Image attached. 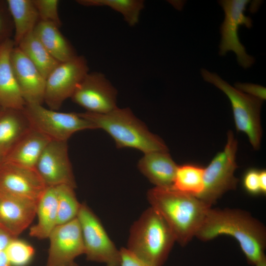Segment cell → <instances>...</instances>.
Here are the masks:
<instances>
[{
    "mask_svg": "<svg viewBox=\"0 0 266 266\" xmlns=\"http://www.w3.org/2000/svg\"><path fill=\"white\" fill-rule=\"evenodd\" d=\"M15 46L13 39L0 45V107L23 110L26 103L23 98L10 62V53Z\"/></svg>",
    "mask_w": 266,
    "mask_h": 266,
    "instance_id": "e0dca14e",
    "label": "cell"
},
{
    "mask_svg": "<svg viewBox=\"0 0 266 266\" xmlns=\"http://www.w3.org/2000/svg\"><path fill=\"white\" fill-rule=\"evenodd\" d=\"M46 187L35 168L5 161L0 166V192L37 201Z\"/></svg>",
    "mask_w": 266,
    "mask_h": 266,
    "instance_id": "5bb4252c",
    "label": "cell"
},
{
    "mask_svg": "<svg viewBox=\"0 0 266 266\" xmlns=\"http://www.w3.org/2000/svg\"><path fill=\"white\" fill-rule=\"evenodd\" d=\"M6 249L5 247L0 245V266H12L7 257Z\"/></svg>",
    "mask_w": 266,
    "mask_h": 266,
    "instance_id": "836d02e7",
    "label": "cell"
},
{
    "mask_svg": "<svg viewBox=\"0 0 266 266\" xmlns=\"http://www.w3.org/2000/svg\"><path fill=\"white\" fill-rule=\"evenodd\" d=\"M8 151L3 149H0V166L4 160Z\"/></svg>",
    "mask_w": 266,
    "mask_h": 266,
    "instance_id": "e575fe53",
    "label": "cell"
},
{
    "mask_svg": "<svg viewBox=\"0 0 266 266\" xmlns=\"http://www.w3.org/2000/svg\"><path fill=\"white\" fill-rule=\"evenodd\" d=\"M5 252L12 266H26L32 260L34 249L30 244L15 237L8 244Z\"/></svg>",
    "mask_w": 266,
    "mask_h": 266,
    "instance_id": "83f0119b",
    "label": "cell"
},
{
    "mask_svg": "<svg viewBox=\"0 0 266 266\" xmlns=\"http://www.w3.org/2000/svg\"><path fill=\"white\" fill-rule=\"evenodd\" d=\"M222 234L232 236L238 241L249 264L255 266L265 255L266 228L244 210L211 207L209 209L196 237L206 241Z\"/></svg>",
    "mask_w": 266,
    "mask_h": 266,
    "instance_id": "6da1fadb",
    "label": "cell"
},
{
    "mask_svg": "<svg viewBox=\"0 0 266 266\" xmlns=\"http://www.w3.org/2000/svg\"><path fill=\"white\" fill-rule=\"evenodd\" d=\"M175 241L166 222L150 207L132 226L127 248L151 266H163Z\"/></svg>",
    "mask_w": 266,
    "mask_h": 266,
    "instance_id": "277c9868",
    "label": "cell"
},
{
    "mask_svg": "<svg viewBox=\"0 0 266 266\" xmlns=\"http://www.w3.org/2000/svg\"><path fill=\"white\" fill-rule=\"evenodd\" d=\"M12 70L26 104H42L46 79L36 67L17 46L10 53Z\"/></svg>",
    "mask_w": 266,
    "mask_h": 266,
    "instance_id": "9a60e30c",
    "label": "cell"
},
{
    "mask_svg": "<svg viewBox=\"0 0 266 266\" xmlns=\"http://www.w3.org/2000/svg\"><path fill=\"white\" fill-rule=\"evenodd\" d=\"M140 172L157 187L172 188L178 166L168 151H157L145 153L139 160Z\"/></svg>",
    "mask_w": 266,
    "mask_h": 266,
    "instance_id": "ac0fdd59",
    "label": "cell"
},
{
    "mask_svg": "<svg viewBox=\"0 0 266 266\" xmlns=\"http://www.w3.org/2000/svg\"><path fill=\"white\" fill-rule=\"evenodd\" d=\"M33 1L40 21L53 24L59 28L62 26L58 12V0H33Z\"/></svg>",
    "mask_w": 266,
    "mask_h": 266,
    "instance_id": "f546056e",
    "label": "cell"
},
{
    "mask_svg": "<svg viewBox=\"0 0 266 266\" xmlns=\"http://www.w3.org/2000/svg\"><path fill=\"white\" fill-rule=\"evenodd\" d=\"M88 72L84 56L77 55L61 63L46 79L44 102L49 109L59 110L66 99L71 98Z\"/></svg>",
    "mask_w": 266,
    "mask_h": 266,
    "instance_id": "9c48e42d",
    "label": "cell"
},
{
    "mask_svg": "<svg viewBox=\"0 0 266 266\" xmlns=\"http://www.w3.org/2000/svg\"><path fill=\"white\" fill-rule=\"evenodd\" d=\"M46 79L61 63L55 59L33 33L26 35L17 46Z\"/></svg>",
    "mask_w": 266,
    "mask_h": 266,
    "instance_id": "cb8c5ba5",
    "label": "cell"
},
{
    "mask_svg": "<svg viewBox=\"0 0 266 266\" xmlns=\"http://www.w3.org/2000/svg\"><path fill=\"white\" fill-rule=\"evenodd\" d=\"M12 20L15 46L33 32L40 21L33 0H6Z\"/></svg>",
    "mask_w": 266,
    "mask_h": 266,
    "instance_id": "7402d4cb",
    "label": "cell"
},
{
    "mask_svg": "<svg viewBox=\"0 0 266 266\" xmlns=\"http://www.w3.org/2000/svg\"><path fill=\"white\" fill-rule=\"evenodd\" d=\"M255 266H266V257L264 255Z\"/></svg>",
    "mask_w": 266,
    "mask_h": 266,
    "instance_id": "d590c367",
    "label": "cell"
},
{
    "mask_svg": "<svg viewBox=\"0 0 266 266\" xmlns=\"http://www.w3.org/2000/svg\"><path fill=\"white\" fill-rule=\"evenodd\" d=\"M237 140L230 131L223 151L218 153L204 168L203 190L197 198L210 207L226 192L236 188L238 179L234 173L237 167Z\"/></svg>",
    "mask_w": 266,
    "mask_h": 266,
    "instance_id": "8992f818",
    "label": "cell"
},
{
    "mask_svg": "<svg viewBox=\"0 0 266 266\" xmlns=\"http://www.w3.org/2000/svg\"><path fill=\"white\" fill-rule=\"evenodd\" d=\"M14 27L6 0H0V45L11 39Z\"/></svg>",
    "mask_w": 266,
    "mask_h": 266,
    "instance_id": "4dcf8cb0",
    "label": "cell"
},
{
    "mask_svg": "<svg viewBox=\"0 0 266 266\" xmlns=\"http://www.w3.org/2000/svg\"><path fill=\"white\" fill-rule=\"evenodd\" d=\"M147 197L151 207L164 218L181 246L196 236L211 208L198 198L172 188L155 187L149 190Z\"/></svg>",
    "mask_w": 266,
    "mask_h": 266,
    "instance_id": "7a4b0ae2",
    "label": "cell"
},
{
    "mask_svg": "<svg viewBox=\"0 0 266 266\" xmlns=\"http://www.w3.org/2000/svg\"><path fill=\"white\" fill-rule=\"evenodd\" d=\"M117 91L100 72H88L71 97L87 112L104 114L116 108Z\"/></svg>",
    "mask_w": 266,
    "mask_h": 266,
    "instance_id": "8fae6325",
    "label": "cell"
},
{
    "mask_svg": "<svg viewBox=\"0 0 266 266\" xmlns=\"http://www.w3.org/2000/svg\"><path fill=\"white\" fill-rule=\"evenodd\" d=\"M249 0H222L219 3L222 7L225 17L220 27L221 34L219 45V54L224 56L228 51H233L236 56L239 65L244 68L250 67L254 63V58L247 54L245 48L239 39V26L244 25L247 28L252 26V20L244 12Z\"/></svg>",
    "mask_w": 266,
    "mask_h": 266,
    "instance_id": "30bf717a",
    "label": "cell"
},
{
    "mask_svg": "<svg viewBox=\"0 0 266 266\" xmlns=\"http://www.w3.org/2000/svg\"><path fill=\"white\" fill-rule=\"evenodd\" d=\"M37 201L0 192V228L17 237L36 216Z\"/></svg>",
    "mask_w": 266,
    "mask_h": 266,
    "instance_id": "2e32d148",
    "label": "cell"
},
{
    "mask_svg": "<svg viewBox=\"0 0 266 266\" xmlns=\"http://www.w3.org/2000/svg\"><path fill=\"white\" fill-rule=\"evenodd\" d=\"M76 2L85 6H107L121 14L130 26L138 22L144 1L141 0H78Z\"/></svg>",
    "mask_w": 266,
    "mask_h": 266,
    "instance_id": "484cf974",
    "label": "cell"
},
{
    "mask_svg": "<svg viewBox=\"0 0 266 266\" xmlns=\"http://www.w3.org/2000/svg\"><path fill=\"white\" fill-rule=\"evenodd\" d=\"M35 169L47 187L65 184L76 188L67 141L50 140L40 155Z\"/></svg>",
    "mask_w": 266,
    "mask_h": 266,
    "instance_id": "7c38bea8",
    "label": "cell"
},
{
    "mask_svg": "<svg viewBox=\"0 0 266 266\" xmlns=\"http://www.w3.org/2000/svg\"><path fill=\"white\" fill-rule=\"evenodd\" d=\"M23 111L31 127L51 140L67 141L77 132L96 129L79 113L59 112L39 104H26Z\"/></svg>",
    "mask_w": 266,
    "mask_h": 266,
    "instance_id": "52a82bcc",
    "label": "cell"
},
{
    "mask_svg": "<svg viewBox=\"0 0 266 266\" xmlns=\"http://www.w3.org/2000/svg\"><path fill=\"white\" fill-rule=\"evenodd\" d=\"M244 189L253 195L266 193V171L250 168L244 173L242 178Z\"/></svg>",
    "mask_w": 266,
    "mask_h": 266,
    "instance_id": "f1b7e54d",
    "label": "cell"
},
{
    "mask_svg": "<svg viewBox=\"0 0 266 266\" xmlns=\"http://www.w3.org/2000/svg\"><path fill=\"white\" fill-rule=\"evenodd\" d=\"M31 128L23 110L2 109L0 114V149L8 151Z\"/></svg>",
    "mask_w": 266,
    "mask_h": 266,
    "instance_id": "603a6c76",
    "label": "cell"
},
{
    "mask_svg": "<svg viewBox=\"0 0 266 266\" xmlns=\"http://www.w3.org/2000/svg\"><path fill=\"white\" fill-rule=\"evenodd\" d=\"M37 223L30 230V236L43 239L48 238L57 226L58 205L55 187H47L37 202Z\"/></svg>",
    "mask_w": 266,
    "mask_h": 266,
    "instance_id": "44dd1931",
    "label": "cell"
},
{
    "mask_svg": "<svg viewBox=\"0 0 266 266\" xmlns=\"http://www.w3.org/2000/svg\"><path fill=\"white\" fill-rule=\"evenodd\" d=\"M201 74L205 81L217 87L228 97L236 129L246 133L253 148L258 149L262 134L260 111L263 100L238 90L216 73L201 69Z\"/></svg>",
    "mask_w": 266,
    "mask_h": 266,
    "instance_id": "5b68a950",
    "label": "cell"
},
{
    "mask_svg": "<svg viewBox=\"0 0 266 266\" xmlns=\"http://www.w3.org/2000/svg\"><path fill=\"white\" fill-rule=\"evenodd\" d=\"M51 140L31 128L8 151L4 161L35 168L37 162Z\"/></svg>",
    "mask_w": 266,
    "mask_h": 266,
    "instance_id": "d6986e66",
    "label": "cell"
},
{
    "mask_svg": "<svg viewBox=\"0 0 266 266\" xmlns=\"http://www.w3.org/2000/svg\"><path fill=\"white\" fill-rule=\"evenodd\" d=\"M234 88L245 94L262 100H266V89L265 87L261 85L249 83L237 82L234 84Z\"/></svg>",
    "mask_w": 266,
    "mask_h": 266,
    "instance_id": "1f68e13d",
    "label": "cell"
},
{
    "mask_svg": "<svg viewBox=\"0 0 266 266\" xmlns=\"http://www.w3.org/2000/svg\"><path fill=\"white\" fill-rule=\"evenodd\" d=\"M59 28L53 24L39 21L33 32L49 54L59 62L63 63L77 55Z\"/></svg>",
    "mask_w": 266,
    "mask_h": 266,
    "instance_id": "ffe728a7",
    "label": "cell"
},
{
    "mask_svg": "<svg viewBox=\"0 0 266 266\" xmlns=\"http://www.w3.org/2000/svg\"><path fill=\"white\" fill-rule=\"evenodd\" d=\"M77 218L87 260L103 263L106 266H120V250L110 239L98 217L85 203L81 204Z\"/></svg>",
    "mask_w": 266,
    "mask_h": 266,
    "instance_id": "ba28073f",
    "label": "cell"
},
{
    "mask_svg": "<svg viewBox=\"0 0 266 266\" xmlns=\"http://www.w3.org/2000/svg\"><path fill=\"white\" fill-rule=\"evenodd\" d=\"M79 113L92 123L96 129H101L107 132L115 140L118 148H134L144 154L168 151L161 138L150 132L129 108L117 107L104 114L87 111Z\"/></svg>",
    "mask_w": 266,
    "mask_h": 266,
    "instance_id": "3957f363",
    "label": "cell"
},
{
    "mask_svg": "<svg viewBox=\"0 0 266 266\" xmlns=\"http://www.w3.org/2000/svg\"><path fill=\"white\" fill-rule=\"evenodd\" d=\"M2 109H3V108H2L1 107H0V114L2 110Z\"/></svg>",
    "mask_w": 266,
    "mask_h": 266,
    "instance_id": "8d00e7d4",
    "label": "cell"
},
{
    "mask_svg": "<svg viewBox=\"0 0 266 266\" xmlns=\"http://www.w3.org/2000/svg\"><path fill=\"white\" fill-rule=\"evenodd\" d=\"M55 187L58 205L57 225H59L76 218L81 204L77 200L74 188L65 184Z\"/></svg>",
    "mask_w": 266,
    "mask_h": 266,
    "instance_id": "4316f807",
    "label": "cell"
},
{
    "mask_svg": "<svg viewBox=\"0 0 266 266\" xmlns=\"http://www.w3.org/2000/svg\"><path fill=\"white\" fill-rule=\"evenodd\" d=\"M203 167L193 164L178 166L172 188L198 197L203 190Z\"/></svg>",
    "mask_w": 266,
    "mask_h": 266,
    "instance_id": "d4e9b609",
    "label": "cell"
},
{
    "mask_svg": "<svg viewBox=\"0 0 266 266\" xmlns=\"http://www.w3.org/2000/svg\"><path fill=\"white\" fill-rule=\"evenodd\" d=\"M48 238L50 246L47 266H78L75 259L84 254V247L77 217L57 225Z\"/></svg>",
    "mask_w": 266,
    "mask_h": 266,
    "instance_id": "4fadbf2b",
    "label": "cell"
},
{
    "mask_svg": "<svg viewBox=\"0 0 266 266\" xmlns=\"http://www.w3.org/2000/svg\"><path fill=\"white\" fill-rule=\"evenodd\" d=\"M120 253V266H151L137 257L127 248H121Z\"/></svg>",
    "mask_w": 266,
    "mask_h": 266,
    "instance_id": "d6a6232c",
    "label": "cell"
}]
</instances>
